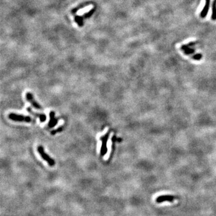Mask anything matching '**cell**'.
Wrapping results in <instances>:
<instances>
[{
  "label": "cell",
  "mask_w": 216,
  "mask_h": 216,
  "mask_svg": "<svg viewBox=\"0 0 216 216\" xmlns=\"http://www.w3.org/2000/svg\"><path fill=\"white\" fill-rule=\"evenodd\" d=\"M195 50L194 49L189 47L187 50H184V53L185 54V55H190V54L193 53L195 52Z\"/></svg>",
  "instance_id": "obj_12"
},
{
  "label": "cell",
  "mask_w": 216,
  "mask_h": 216,
  "mask_svg": "<svg viewBox=\"0 0 216 216\" xmlns=\"http://www.w3.org/2000/svg\"><path fill=\"white\" fill-rule=\"evenodd\" d=\"M109 135H110V131H108L105 134H104L103 136H101L100 138V141H101V149H100V155L102 157L105 155L107 152V143L108 141V139H109Z\"/></svg>",
  "instance_id": "obj_3"
},
{
  "label": "cell",
  "mask_w": 216,
  "mask_h": 216,
  "mask_svg": "<svg viewBox=\"0 0 216 216\" xmlns=\"http://www.w3.org/2000/svg\"><path fill=\"white\" fill-rule=\"evenodd\" d=\"M27 111H28L30 114H31V115H33V116L36 117H37V118H39L40 121L42 123H43L45 122L46 120V116L45 114H38V113H36L35 112H34L31 107H28L27 108Z\"/></svg>",
  "instance_id": "obj_7"
},
{
  "label": "cell",
  "mask_w": 216,
  "mask_h": 216,
  "mask_svg": "<svg viewBox=\"0 0 216 216\" xmlns=\"http://www.w3.org/2000/svg\"><path fill=\"white\" fill-rule=\"evenodd\" d=\"M63 128L64 127L63 126H61L60 127H58V128L55 129V130H53L52 131H51V134L52 135H55L56 133H60L61 131H62L63 130Z\"/></svg>",
  "instance_id": "obj_11"
},
{
  "label": "cell",
  "mask_w": 216,
  "mask_h": 216,
  "mask_svg": "<svg viewBox=\"0 0 216 216\" xmlns=\"http://www.w3.org/2000/svg\"><path fill=\"white\" fill-rule=\"evenodd\" d=\"M49 116H50V121L48 123V127L50 128H51L54 127L57 124L58 122V119L55 117V113L53 111H51L50 112Z\"/></svg>",
  "instance_id": "obj_6"
},
{
  "label": "cell",
  "mask_w": 216,
  "mask_h": 216,
  "mask_svg": "<svg viewBox=\"0 0 216 216\" xmlns=\"http://www.w3.org/2000/svg\"><path fill=\"white\" fill-rule=\"evenodd\" d=\"M9 118L12 121L17 122H25V123H33V120L30 116H25L23 115H19L14 113H11L9 115Z\"/></svg>",
  "instance_id": "obj_1"
},
{
  "label": "cell",
  "mask_w": 216,
  "mask_h": 216,
  "mask_svg": "<svg viewBox=\"0 0 216 216\" xmlns=\"http://www.w3.org/2000/svg\"><path fill=\"white\" fill-rule=\"evenodd\" d=\"M202 55H201V53H198V54H196V55L193 56L192 58L195 60H201L202 58Z\"/></svg>",
  "instance_id": "obj_13"
},
{
  "label": "cell",
  "mask_w": 216,
  "mask_h": 216,
  "mask_svg": "<svg viewBox=\"0 0 216 216\" xmlns=\"http://www.w3.org/2000/svg\"><path fill=\"white\" fill-rule=\"evenodd\" d=\"M178 199V197L177 196L170 195H160L158 196L155 199V202L158 204H161L162 202H164L166 201L169 202H173L175 200Z\"/></svg>",
  "instance_id": "obj_4"
},
{
  "label": "cell",
  "mask_w": 216,
  "mask_h": 216,
  "mask_svg": "<svg viewBox=\"0 0 216 216\" xmlns=\"http://www.w3.org/2000/svg\"><path fill=\"white\" fill-rule=\"evenodd\" d=\"M210 3H211V0H205V6H204V7L203 8V10H202V12H201V14H200L201 18H205L207 16L208 11H209V9Z\"/></svg>",
  "instance_id": "obj_8"
},
{
  "label": "cell",
  "mask_w": 216,
  "mask_h": 216,
  "mask_svg": "<svg viewBox=\"0 0 216 216\" xmlns=\"http://www.w3.org/2000/svg\"><path fill=\"white\" fill-rule=\"evenodd\" d=\"M93 8V6H88L87 7H85L82 9H80V10L78 11L77 12V14L79 15H83L84 13L88 12L90 10H91V9Z\"/></svg>",
  "instance_id": "obj_10"
},
{
  "label": "cell",
  "mask_w": 216,
  "mask_h": 216,
  "mask_svg": "<svg viewBox=\"0 0 216 216\" xmlns=\"http://www.w3.org/2000/svg\"><path fill=\"white\" fill-rule=\"evenodd\" d=\"M26 99L29 101L31 105L37 109H42V107L35 100L33 95L31 93H27L26 94Z\"/></svg>",
  "instance_id": "obj_5"
},
{
  "label": "cell",
  "mask_w": 216,
  "mask_h": 216,
  "mask_svg": "<svg viewBox=\"0 0 216 216\" xmlns=\"http://www.w3.org/2000/svg\"><path fill=\"white\" fill-rule=\"evenodd\" d=\"M211 19L213 20H216V0H213V2H212Z\"/></svg>",
  "instance_id": "obj_9"
},
{
  "label": "cell",
  "mask_w": 216,
  "mask_h": 216,
  "mask_svg": "<svg viewBox=\"0 0 216 216\" xmlns=\"http://www.w3.org/2000/svg\"><path fill=\"white\" fill-rule=\"evenodd\" d=\"M37 151L38 153L40 154V156L42 157V158L46 161L47 164L50 166H53L54 165H55V161L53 158H52L49 155H47L44 150V148L42 146H39L37 147Z\"/></svg>",
  "instance_id": "obj_2"
}]
</instances>
